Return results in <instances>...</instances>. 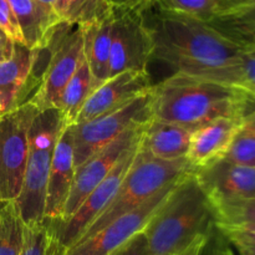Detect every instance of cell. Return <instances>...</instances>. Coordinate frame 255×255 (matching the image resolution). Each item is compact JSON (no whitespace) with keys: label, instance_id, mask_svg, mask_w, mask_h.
I'll return each instance as SVG.
<instances>
[{"label":"cell","instance_id":"1","mask_svg":"<svg viewBox=\"0 0 255 255\" xmlns=\"http://www.w3.org/2000/svg\"><path fill=\"white\" fill-rule=\"evenodd\" d=\"M139 12L152 42L151 60L169 65L174 74L229 85L232 70L241 62L244 47L208 22L167 11L153 1Z\"/></svg>","mask_w":255,"mask_h":255},{"label":"cell","instance_id":"2","mask_svg":"<svg viewBox=\"0 0 255 255\" xmlns=\"http://www.w3.org/2000/svg\"><path fill=\"white\" fill-rule=\"evenodd\" d=\"M152 119L189 129L221 117H244L255 99L239 87L184 74H173L151 87Z\"/></svg>","mask_w":255,"mask_h":255},{"label":"cell","instance_id":"3","mask_svg":"<svg viewBox=\"0 0 255 255\" xmlns=\"http://www.w3.org/2000/svg\"><path fill=\"white\" fill-rule=\"evenodd\" d=\"M213 227V209L193 172L177 182L143 233L152 255H201Z\"/></svg>","mask_w":255,"mask_h":255},{"label":"cell","instance_id":"4","mask_svg":"<svg viewBox=\"0 0 255 255\" xmlns=\"http://www.w3.org/2000/svg\"><path fill=\"white\" fill-rule=\"evenodd\" d=\"M65 125L61 111L55 107L39 111L31 125L21 191L14 201L25 226L44 223L50 167Z\"/></svg>","mask_w":255,"mask_h":255},{"label":"cell","instance_id":"5","mask_svg":"<svg viewBox=\"0 0 255 255\" xmlns=\"http://www.w3.org/2000/svg\"><path fill=\"white\" fill-rule=\"evenodd\" d=\"M194 171L196 169L187 158L162 161L138 149L119 191L79 241L91 237L111 222L143 204L164 187L179 181Z\"/></svg>","mask_w":255,"mask_h":255},{"label":"cell","instance_id":"6","mask_svg":"<svg viewBox=\"0 0 255 255\" xmlns=\"http://www.w3.org/2000/svg\"><path fill=\"white\" fill-rule=\"evenodd\" d=\"M45 50L47 61L39 86L29 100L39 111L57 109L65 86L85 59L82 26L61 21Z\"/></svg>","mask_w":255,"mask_h":255},{"label":"cell","instance_id":"7","mask_svg":"<svg viewBox=\"0 0 255 255\" xmlns=\"http://www.w3.org/2000/svg\"><path fill=\"white\" fill-rule=\"evenodd\" d=\"M149 91L125 106L106 112L90 121L74 125V156L76 168L129 128L143 126L151 121Z\"/></svg>","mask_w":255,"mask_h":255},{"label":"cell","instance_id":"8","mask_svg":"<svg viewBox=\"0 0 255 255\" xmlns=\"http://www.w3.org/2000/svg\"><path fill=\"white\" fill-rule=\"evenodd\" d=\"M39 110L25 102L0 116V202L20 194L29 154V133Z\"/></svg>","mask_w":255,"mask_h":255},{"label":"cell","instance_id":"9","mask_svg":"<svg viewBox=\"0 0 255 255\" xmlns=\"http://www.w3.org/2000/svg\"><path fill=\"white\" fill-rule=\"evenodd\" d=\"M177 182L164 187L143 204L111 222L91 237L75 243L62 255H111L132 237L143 232Z\"/></svg>","mask_w":255,"mask_h":255},{"label":"cell","instance_id":"10","mask_svg":"<svg viewBox=\"0 0 255 255\" xmlns=\"http://www.w3.org/2000/svg\"><path fill=\"white\" fill-rule=\"evenodd\" d=\"M151 56L152 42L139 10L114 9L110 77L147 70Z\"/></svg>","mask_w":255,"mask_h":255},{"label":"cell","instance_id":"11","mask_svg":"<svg viewBox=\"0 0 255 255\" xmlns=\"http://www.w3.org/2000/svg\"><path fill=\"white\" fill-rule=\"evenodd\" d=\"M146 125L134 126L129 128L128 131L121 134L119 138L115 139L112 143L95 153L87 161H85L81 166L77 167L76 172H75L74 183H72L71 191H70V196L67 198L66 206H65L64 218L61 221H65L69 217H71L79 209V207L84 203L87 196L106 178L107 174L112 171V168L116 166L121 157L131 147L138 143Z\"/></svg>","mask_w":255,"mask_h":255},{"label":"cell","instance_id":"12","mask_svg":"<svg viewBox=\"0 0 255 255\" xmlns=\"http://www.w3.org/2000/svg\"><path fill=\"white\" fill-rule=\"evenodd\" d=\"M40 50L15 42L12 56L0 62V116L29 101L39 86Z\"/></svg>","mask_w":255,"mask_h":255},{"label":"cell","instance_id":"13","mask_svg":"<svg viewBox=\"0 0 255 255\" xmlns=\"http://www.w3.org/2000/svg\"><path fill=\"white\" fill-rule=\"evenodd\" d=\"M211 206L255 197V167L223 158L194 171Z\"/></svg>","mask_w":255,"mask_h":255},{"label":"cell","instance_id":"14","mask_svg":"<svg viewBox=\"0 0 255 255\" xmlns=\"http://www.w3.org/2000/svg\"><path fill=\"white\" fill-rule=\"evenodd\" d=\"M151 87V76L147 70L125 71L110 77L90 95L75 125L90 121L106 112L125 106L132 100L147 94Z\"/></svg>","mask_w":255,"mask_h":255},{"label":"cell","instance_id":"15","mask_svg":"<svg viewBox=\"0 0 255 255\" xmlns=\"http://www.w3.org/2000/svg\"><path fill=\"white\" fill-rule=\"evenodd\" d=\"M74 125H65L54 149L49 182H47L46 202H45L44 222L61 221L65 206L74 183Z\"/></svg>","mask_w":255,"mask_h":255},{"label":"cell","instance_id":"16","mask_svg":"<svg viewBox=\"0 0 255 255\" xmlns=\"http://www.w3.org/2000/svg\"><path fill=\"white\" fill-rule=\"evenodd\" d=\"M244 117H221L194 129L186 157L192 167L199 169L223 159Z\"/></svg>","mask_w":255,"mask_h":255},{"label":"cell","instance_id":"17","mask_svg":"<svg viewBox=\"0 0 255 255\" xmlns=\"http://www.w3.org/2000/svg\"><path fill=\"white\" fill-rule=\"evenodd\" d=\"M193 129L152 119L144 126L138 149L162 161H178L187 157Z\"/></svg>","mask_w":255,"mask_h":255},{"label":"cell","instance_id":"18","mask_svg":"<svg viewBox=\"0 0 255 255\" xmlns=\"http://www.w3.org/2000/svg\"><path fill=\"white\" fill-rule=\"evenodd\" d=\"M20 29L24 44L32 50H41L49 45L60 19L52 6L39 0H7Z\"/></svg>","mask_w":255,"mask_h":255},{"label":"cell","instance_id":"19","mask_svg":"<svg viewBox=\"0 0 255 255\" xmlns=\"http://www.w3.org/2000/svg\"><path fill=\"white\" fill-rule=\"evenodd\" d=\"M114 11L107 19L82 26L85 59L90 67L95 90L110 79V52Z\"/></svg>","mask_w":255,"mask_h":255},{"label":"cell","instance_id":"20","mask_svg":"<svg viewBox=\"0 0 255 255\" xmlns=\"http://www.w3.org/2000/svg\"><path fill=\"white\" fill-rule=\"evenodd\" d=\"M94 91V80L86 59H84L77 71L65 86L57 104V109L61 111L67 125L76 124L82 107Z\"/></svg>","mask_w":255,"mask_h":255},{"label":"cell","instance_id":"21","mask_svg":"<svg viewBox=\"0 0 255 255\" xmlns=\"http://www.w3.org/2000/svg\"><path fill=\"white\" fill-rule=\"evenodd\" d=\"M52 9L60 21L79 26L102 21L114 11L107 0H56Z\"/></svg>","mask_w":255,"mask_h":255},{"label":"cell","instance_id":"22","mask_svg":"<svg viewBox=\"0 0 255 255\" xmlns=\"http://www.w3.org/2000/svg\"><path fill=\"white\" fill-rule=\"evenodd\" d=\"M25 224L14 202L0 203V255H19Z\"/></svg>","mask_w":255,"mask_h":255},{"label":"cell","instance_id":"23","mask_svg":"<svg viewBox=\"0 0 255 255\" xmlns=\"http://www.w3.org/2000/svg\"><path fill=\"white\" fill-rule=\"evenodd\" d=\"M224 158L237 164L255 167V109L243 119Z\"/></svg>","mask_w":255,"mask_h":255},{"label":"cell","instance_id":"24","mask_svg":"<svg viewBox=\"0 0 255 255\" xmlns=\"http://www.w3.org/2000/svg\"><path fill=\"white\" fill-rule=\"evenodd\" d=\"M216 226H255V197L212 206Z\"/></svg>","mask_w":255,"mask_h":255},{"label":"cell","instance_id":"25","mask_svg":"<svg viewBox=\"0 0 255 255\" xmlns=\"http://www.w3.org/2000/svg\"><path fill=\"white\" fill-rule=\"evenodd\" d=\"M157 6L209 22L214 17V0H152Z\"/></svg>","mask_w":255,"mask_h":255},{"label":"cell","instance_id":"26","mask_svg":"<svg viewBox=\"0 0 255 255\" xmlns=\"http://www.w3.org/2000/svg\"><path fill=\"white\" fill-rule=\"evenodd\" d=\"M19 255H51L50 233L46 224L25 226L24 244Z\"/></svg>","mask_w":255,"mask_h":255},{"label":"cell","instance_id":"27","mask_svg":"<svg viewBox=\"0 0 255 255\" xmlns=\"http://www.w3.org/2000/svg\"><path fill=\"white\" fill-rule=\"evenodd\" d=\"M241 255H255V226H216Z\"/></svg>","mask_w":255,"mask_h":255},{"label":"cell","instance_id":"28","mask_svg":"<svg viewBox=\"0 0 255 255\" xmlns=\"http://www.w3.org/2000/svg\"><path fill=\"white\" fill-rule=\"evenodd\" d=\"M236 86L244 90L255 99V50L246 49L237 66Z\"/></svg>","mask_w":255,"mask_h":255},{"label":"cell","instance_id":"29","mask_svg":"<svg viewBox=\"0 0 255 255\" xmlns=\"http://www.w3.org/2000/svg\"><path fill=\"white\" fill-rule=\"evenodd\" d=\"M0 29L14 42L24 44V37H22L19 21L7 0H0Z\"/></svg>","mask_w":255,"mask_h":255},{"label":"cell","instance_id":"30","mask_svg":"<svg viewBox=\"0 0 255 255\" xmlns=\"http://www.w3.org/2000/svg\"><path fill=\"white\" fill-rule=\"evenodd\" d=\"M111 255H152L149 251L148 241L143 232L132 237L129 241L122 244Z\"/></svg>","mask_w":255,"mask_h":255},{"label":"cell","instance_id":"31","mask_svg":"<svg viewBox=\"0 0 255 255\" xmlns=\"http://www.w3.org/2000/svg\"><path fill=\"white\" fill-rule=\"evenodd\" d=\"M255 5V0H214V17L226 16Z\"/></svg>","mask_w":255,"mask_h":255},{"label":"cell","instance_id":"32","mask_svg":"<svg viewBox=\"0 0 255 255\" xmlns=\"http://www.w3.org/2000/svg\"><path fill=\"white\" fill-rule=\"evenodd\" d=\"M112 9L141 10L148 5L152 0H107Z\"/></svg>","mask_w":255,"mask_h":255},{"label":"cell","instance_id":"33","mask_svg":"<svg viewBox=\"0 0 255 255\" xmlns=\"http://www.w3.org/2000/svg\"><path fill=\"white\" fill-rule=\"evenodd\" d=\"M15 42L0 29V62L6 61L12 56Z\"/></svg>","mask_w":255,"mask_h":255},{"label":"cell","instance_id":"34","mask_svg":"<svg viewBox=\"0 0 255 255\" xmlns=\"http://www.w3.org/2000/svg\"><path fill=\"white\" fill-rule=\"evenodd\" d=\"M232 41L237 42L238 45H241L244 49H255V32H252V34L244 35V36H239L237 39L232 40Z\"/></svg>","mask_w":255,"mask_h":255},{"label":"cell","instance_id":"35","mask_svg":"<svg viewBox=\"0 0 255 255\" xmlns=\"http://www.w3.org/2000/svg\"><path fill=\"white\" fill-rule=\"evenodd\" d=\"M39 1L42 2V4H46V5H50V6H52L56 0H39Z\"/></svg>","mask_w":255,"mask_h":255},{"label":"cell","instance_id":"36","mask_svg":"<svg viewBox=\"0 0 255 255\" xmlns=\"http://www.w3.org/2000/svg\"><path fill=\"white\" fill-rule=\"evenodd\" d=\"M218 255H234V254L232 253L231 251H223V252H221Z\"/></svg>","mask_w":255,"mask_h":255},{"label":"cell","instance_id":"37","mask_svg":"<svg viewBox=\"0 0 255 255\" xmlns=\"http://www.w3.org/2000/svg\"><path fill=\"white\" fill-rule=\"evenodd\" d=\"M251 50H255V49H251Z\"/></svg>","mask_w":255,"mask_h":255},{"label":"cell","instance_id":"38","mask_svg":"<svg viewBox=\"0 0 255 255\" xmlns=\"http://www.w3.org/2000/svg\"><path fill=\"white\" fill-rule=\"evenodd\" d=\"M0 203H1V202H0Z\"/></svg>","mask_w":255,"mask_h":255}]
</instances>
